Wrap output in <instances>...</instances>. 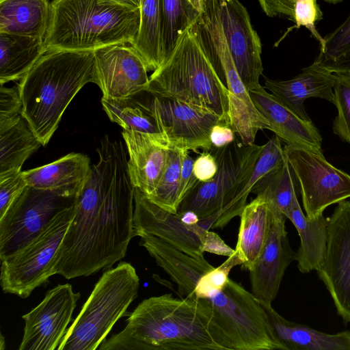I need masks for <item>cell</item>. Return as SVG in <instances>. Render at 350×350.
<instances>
[{
    "instance_id": "obj_1",
    "label": "cell",
    "mask_w": 350,
    "mask_h": 350,
    "mask_svg": "<svg viewBox=\"0 0 350 350\" xmlns=\"http://www.w3.org/2000/svg\"><path fill=\"white\" fill-rule=\"evenodd\" d=\"M98 161L77 196L75 213L51 264L66 279L107 269L126 254L133 233L134 193L121 142L105 135Z\"/></svg>"
},
{
    "instance_id": "obj_2",
    "label": "cell",
    "mask_w": 350,
    "mask_h": 350,
    "mask_svg": "<svg viewBox=\"0 0 350 350\" xmlns=\"http://www.w3.org/2000/svg\"><path fill=\"white\" fill-rule=\"evenodd\" d=\"M120 332L100 350H224L211 325L208 308L195 297L171 293L143 300Z\"/></svg>"
},
{
    "instance_id": "obj_3",
    "label": "cell",
    "mask_w": 350,
    "mask_h": 350,
    "mask_svg": "<svg viewBox=\"0 0 350 350\" xmlns=\"http://www.w3.org/2000/svg\"><path fill=\"white\" fill-rule=\"evenodd\" d=\"M90 82L98 83L91 51H47L21 79L22 116L42 146L51 139L75 96Z\"/></svg>"
},
{
    "instance_id": "obj_4",
    "label": "cell",
    "mask_w": 350,
    "mask_h": 350,
    "mask_svg": "<svg viewBox=\"0 0 350 350\" xmlns=\"http://www.w3.org/2000/svg\"><path fill=\"white\" fill-rule=\"evenodd\" d=\"M49 25L44 38L46 52L85 51L135 42L140 10L112 0H53Z\"/></svg>"
},
{
    "instance_id": "obj_5",
    "label": "cell",
    "mask_w": 350,
    "mask_h": 350,
    "mask_svg": "<svg viewBox=\"0 0 350 350\" xmlns=\"http://www.w3.org/2000/svg\"><path fill=\"white\" fill-rule=\"evenodd\" d=\"M195 21L153 71L146 90L157 96L207 109L230 125L227 87L200 42Z\"/></svg>"
},
{
    "instance_id": "obj_6",
    "label": "cell",
    "mask_w": 350,
    "mask_h": 350,
    "mask_svg": "<svg viewBox=\"0 0 350 350\" xmlns=\"http://www.w3.org/2000/svg\"><path fill=\"white\" fill-rule=\"evenodd\" d=\"M190 297L208 308L224 350H282L260 300L239 283L229 278L221 288L196 287Z\"/></svg>"
},
{
    "instance_id": "obj_7",
    "label": "cell",
    "mask_w": 350,
    "mask_h": 350,
    "mask_svg": "<svg viewBox=\"0 0 350 350\" xmlns=\"http://www.w3.org/2000/svg\"><path fill=\"white\" fill-rule=\"evenodd\" d=\"M139 278L129 262L105 269L57 350H95L137 297Z\"/></svg>"
},
{
    "instance_id": "obj_8",
    "label": "cell",
    "mask_w": 350,
    "mask_h": 350,
    "mask_svg": "<svg viewBox=\"0 0 350 350\" xmlns=\"http://www.w3.org/2000/svg\"><path fill=\"white\" fill-rule=\"evenodd\" d=\"M262 146L245 145L238 139L223 148L212 147L210 152L217 163L214 177L208 182L198 183L180 204L177 215L187 212L199 219L224 210L234 217L240 216L246 204L237 197L247 185Z\"/></svg>"
},
{
    "instance_id": "obj_9",
    "label": "cell",
    "mask_w": 350,
    "mask_h": 350,
    "mask_svg": "<svg viewBox=\"0 0 350 350\" xmlns=\"http://www.w3.org/2000/svg\"><path fill=\"white\" fill-rule=\"evenodd\" d=\"M196 28L203 48L227 87L232 129L243 144H254L257 133L269 129V123L254 105L239 75L220 21L212 7H206L199 14Z\"/></svg>"
},
{
    "instance_id": "obj_10",
    "label": "cell",
    "mask_w": 350,
    "mask_h": 350,
    "mask_svg": "<svg viewBox=\"0 0 350 350\" xmlns=\"http://www.w3.org/2000/svg\"><path fill=\"white\" fill-rule=\"evenodd\" d=\"M75 204L59 213L25 247L1 260V285L5 293L26 298L48 281L51 264L72 219Z\"/></svg>"
},
{
    "instance_id": "obj_11",
    "label": "cell",
    "mask_w": 350,
    "mask_h": 350,
    "mask_svg": "<svg viewBox=\"0 0 350 350\" xmlns=\"http://www.w3.org/2000/svg\"><path fill=\"white\" fill-rule=\"evenodd\" d=\"M77 196L27 186L0 218L1 260L25 247Z\"/></svg>"
},
{
    "instance_id": "obj_12",
    "label": "cell",
    "mask_w": 350,
    "mask_h": 350,
    "mask_svg": "<svg viewBox=\"0 0 350 350\" xmlns=\"http://www.w3.org/2000/svg\"><path fill=\"white\" fill-rule=\"evenodd\" d=\"M284 150L299 183L308 218L314 219L329 205L350 198V175L323 155L291 144Z\"/></svg>"
},
{
    "instance_id": "obj_13",
    "label": "cell",
    "mask_w": 350,
    "mask_h": 350,
    "mask_svg": "<svg viewBox=\"0 0 350 350\" xmlns=\"http://www.w3.org/2000/svg\"><path fill=\"white\" fill-rule=\"evenodd\" d=\"M152 107L159 131L170 148L210 151L212 128L225 123L207 109L170 98L154 95Z\"/></svg>"
},
{
    "instance_id": "obj_14",
    "label": "cell",
    "mask_w": 350,
    "mask_h": 350,
    "mask_svg": "<svg viewBox=\"0 0 350 350\" xmlns=\"http://www.w3.org/2000/svg\"><path fill=\"white\" fill-rule=\"evenodd\" d=\"M327 222L326 252L317 271L347 324L350 323V201L338 202Z\"/></svg>"
},
{
    "instance_id": "obj_15",
    "label": "cell",
    "mask_w": 350,
    "mask_h": 350,
    "mask_svg": "<svg viewBox=\"0 0 350 350\" xmlns=\"http://www.w3.org/2000/svg\"><path fill=\"white\" fill-rule=\"evenodd\" d=\"M222 27L239 75L249 90L261 85L262 45L245 7L239 0H208Z\"/></svg>"
},
{
    "instance_id": "obj_16",
    "label": "cell",
    "mask_w": 350,
    "mask_h": 350,
    "mask_svg": "<svg viewBox=\"0 0 350 350\" xmlns=\"http://www.w3.org/2000/svg\"><path fill=\"white\" fill-rule=\"evenodd\" d=\"M80 297L70 284H59L49 290L36 307L22 317L25 325L18 349H57Z\"/></svg>"
},
{
    "instance_id": "obj_17",
    "label": "cell",
    "mask_w": 350,
    "mask_h": 350,
    "mask_svg": "<svg viewBox=\"0 0 350 350\" xmlns=\"http://www.w3.org/2000/svg\"><path fill=\"white\" fill-rule=\"evenodd\" d=\"M198 220L186 222L150 201L137 188L134 193L133 233L154 236L176 249L198 258H204V241L208 233Z\"/></svg>"
},
{
    "instance_id": "obj_18",
    "label": "cell",
    "mask_w": 350,
    "mask_h": 350,
    "mask_svg": "<svg viewBox=\"0 0 350 350\" xmlns=\"http://www.w3.org/2000/svg\"><path fill=\"white\" fill-rule=\"evenodd\" d=\"M269 226L263 247L249 271L252 293L260 301L271 304L278 295L284 272L297 260L285 228L286 216L269 204Z\"/></svg>"
},
{
    "instance_id": "obj_19",
    "label": "cell",
    "mask_w": 350,
    "mask_h": 350,
    "mask_svg": "<svg viewBox=\"0 0 350 350\" xmlns=\"http://www.w3.org/2000/svg\"><path fill=\"white\" fill-rule=\"evenodd\" d=\"M97 85L103 98H120L148 88L144 60L130 44H116L94 51Z\"/></svg>"
},
{
    "instance_id": "obj_20",
    "label": "cell",
    "mask_w": 350,
    "mask_h": 350,
    "mask_svg": "<svg viewBox=\"0 0 350 350\" xmlns=\"http://www.w3.org/2000/svg\"><path fill=\"white\" fill-rule=\"evenodd\" d=\"M122 134L127 148L128 167L132 183L148 196L163 173L170 146L160 133L123 129Z\"/></svg>"
},
{
    "instance_id": "obj_21",
    "label": "cell",
    "mask_w": 350,
    "mask_h": 350,
    "mask_svg": "<svg viewBox=\"0 0 350 350\" xmlns=\"http://www.w3.org/2000/svg\"><path fill=\"white\" fill-rule=\"evenodd\" d=\"M249 93L257 109L268 120L269 130L281 141L323 155L322 136L312 120L300 118L262 85Z\"/></svg>"
},
{
    "instance_id": "obj_22",
    "label": "cell",
    "mask_w": 350,
    "mask_h": 350,
    "mask_svg": "<svg viewBox=\"0 0 350 350\" xmlns=\"http://www.w3.org/2000/svg\"><path fill=\"white\" fill-rule=\"evenodd\" d=\"M335 74L314 63L302 69L300 74L285 81L265 78L264 88L269 90L283 105L304 120L311 121L304 105L308 98H320L334 103Z\"/></svg>"
},
{
    "instance_id": "obj_23",
    "label": "cell",
    "mask_w": 350,
    "mask_h": 350,
    "mask_svg": "<svg viewBox=\"0 0 350 350\" xmlns=\"http://www.w3.org/2000/svg\"><path fill=\"white\" fill-rule=\"evenodd\" d=\"M282 350H350V330L334 334L317 331L282 317L271 304L260 301Z\"/></svg>"
},
{
    "instance_id": "obj_24",
    "label": "cell",
    "mask_w": 350,
    "mask_h": 350,
    "mask_svg": "<svg viewBox=\"0 0 350 350\" xmlns=\"http://www.w3.org/2000/svg\"><path fill=\"white\" fill-rule=\"evenodd\" d=\"M90 169L88 156L70 153L49 164L23 171V174L29 187L77 196L88 180Z\"/></svg>"
},
{
    "instance_id": "obj_25",
    "label": "cell",
    "mask_w": 350,
    "mask_h": 350,
    "mask_svg": "<svg viewBox=\"0 0 350 350\" xmlns=\"http://www.w3.org/2000/svg\"><path fill=\"white\" fill-rule=\"evenodd\" d=\"M296 228L300 245L297 251V268L302 273L318 270L327 248L328 238L327 218L323 214L314 219L308 218L303 213L297 197L285 215Z\"/></svg>"
},
{
    "instance_id": "obj_26",
    "label": "cell",
    "mask_w": 350,
    "mask_h": 350,
    "mask_svg": "<svg viewBox=\"0 0 350 350\" xmlns=\"http://www.w3.org/2000/svg\"><path fill=\"white\" fill-rule=\"evenodd\" d=\"M268 202L257 196L242 211L234 254L241 260V269L250 271L265 244L269 226Z\"/></svg>"
},
{
    "instance_id": "obj_27",
    "label": "cell",
    "mask_w": 350,
    "mask_h": 350,
    "mask_svg": "<svg viewBox=\"0 0 350 350\" xmlns=\"http://www.w3.org/2000/svg\"><path fill=\"white\" fill-rule=\"evenodd\" d=\"M50 16L48 0H1L0 32L44 39Z\"/></svg>"
},
{
    "instance_id": "obj_28",
    "label": "cell",
    "mask_w": 350,
    "mask_h": 350,
    "mask_svg": "<svg viewBox=\"0 0 350 350\" xmlns=\"http://www.w3.org/2000/svg\"><path fill=\"white\" fill-rule=\"evenodd\" d=\"M46 52L42 38L0 32V85L21 79Z\"/></svg>"
},
{
    "instance_id": "obj_29",
    "label": "cell",
    "mask_w": 350,
    "mask_h": 350,
    "mask_svg": "<svg viewBox=\"0 0 350 350\" xmlns=\"http://www.w3.org/2000/svg\"><path fill=\"white\" fill-rule=\"evenodd\" d=\"M153 97L146 89L120 98L102 97L101 103L109 119L123 129L161 134L154 116Z\"/></svg>"
},
{
    "instance_id": "obj_30",
    "label": "cell",
    "mask_w": 350,
    "mask_h": 350,
    "mask_svg": "<svg viewBox=\"0 0 350 350\" xmlns=\"http://www.w3.org/2000/svg\"><path fill=\"white\" fill-rule=\"evenodd\" d=\"M145 62L148 71H154L163 62L162 0H141L140 25L131 44Z\"/></svg>"
},
{
    "instance_id": "obj_31",
    "label": "cell",
    "mask_w": 350,
    "mask_h": 350,
    "mask_svg": "<svg viewBox=\"0 0 350 350\" xmlns=\"http://www.w3.org/2000/svg\"><path fill=\"white\" fill-rule=\"evenodd\" d=\"M23 117L0 130V178L21 171L24 162L41 146Z\"/></svg>"
},
{
    "instance_id": "obj_32",
    "label": "cell",
    "mask_w": 350,
    "mask_h": 350,
    "mask_svg": "<svg viewBox=\"0 0 350 350\" xmlns=\"http://www.w3.org/2000/svg\"><path fill=\"white\" fill-rule=\"evenodd\" d=\"M296 181L295 174L286 158L281 165L260 179L252 187L251 193L263 197L285 215L297 197Z\"/></svg>"
},
{
    "instance_id": "obj_33",
    "label": "cell",
    "mask_w": 350,
    "mask_h": 350,
    "mask_svg": "<svg viewBox=\"0 0 350 350\" xmlns=\"http://www.w3.org/2000/svg\"><path fill=\"white\" fill-rule=\"evenodd\" d=\"M324 40L313 63L331 73L350 76V15Z\"/></svg>"
},
{
    "instance_id": "obj_34",
    "label": "cell",
    "mask_w": 350,
    "mask_h": 350,
    "mask_svg": "<svg viewBox=\"0 0 350 350\" xmlns=\"http://www.w3.org/2000/svg\"><path fill=\"white\" fill-rule=\"evenodd\" d=\"M162 7L163 62L200 13L187 0H162Z\"/></svg>"
},
{
    "instance_id": "obj_35",
    "label": "cell",
    "mask_w": 350,
    "mask_h": 350,
    "mask_svg": "<svg viewBox=\"0 0 350 350\" xmlns=\"http://www.w3.org/2000/svg\"><path fill=\"white\" fill-rule=\"evenodd\" d=\"M170 148L166 166L153 192L146 198L163 209L177 214L179 199L180 174L183 151Z\"/></svg>"
},
{
    "instance_id": "obj_36",
    "label": "cell",
    "mask_w": 350,
    "mask_h": 350,
    "mask_svg": "<svg viewBox=\"0 0 350 350\" xmlns=\"http://www.w3.org/2000/svg\"><path fill=\"white\" fill-rule=\"evenodd\" d=\"M282 141L274 135L262 146V151L257 159L250 178L237 197V201L246 204L248 195L252 187L267 174L281 165L286 156L282 146Z\"/></svg>"
},
{
    "instance_id": "obj_37",
    "label": "cell",
    "mask_w": 350,
    "mask_h": 350,
    "mask_svg": "<svg viewBox=\"0 0 350 350\" xmlns=\"http://www.w3.org/2000/svg\"><path fill=\"white\" fill-rule=\"evenodd\" d=\"M333 91V104L338 112L333 121V132L350 144V76L335 74Z\"/></svg>"
},
{
    "instance_id": "obj_38",
    "label": "cell",
    "mask_w": 350,
    "mask_h": 350,
    "mask_svg": "<svg viewBox=\"0 0 350 350\" xmlns=\"http://www.w3.org/2000/svg\"><path fill=\"white\" fill-rule=\"evenodd\" d=\"M322 19L323 12L317 0H295L293 22L295 23V25L290 28L288 31L304 26L310 31L312 36L322 47L325 44V40L315 27V24Z\"/></svg>"
},
{
    "instance_id": "obj_39",
    "label": "cell",
    "mask_w": 350,
    "mask_h": 350,
    "mask_svg": "<svg viewBox=\"0 0 350 350\" xmlns=\"http://www.w3.org/2000/svg\"><path fill=\"white\" fill-rule=\"evenodd\" d=\"M22 100L18 86L0 88V130L18 122L22 116Z\"/></svg>"
},
{
    "instance_id": "obj_40",
    "label": "cell",
    "mask_w": 350,
    "mask_h": 350,
    "mask_svg": "<svg viewBox=\"0 0 350 350\" xmlns=\"http://www.w3.org/2000/svg\"><path fill=\"white\" fill-rule=\"evenodd\" d=\"M27 186L23 171L0 178V218Z\"/></svg>"
},
{
    "instance_id": "obj_41",
    "label": "cell",
    "mask_w": 350,
    "mask_h": 350,
    "mask_svg": "<svg viewBox=\"0 0 350 350\" xmlns=\"http://www.w3.org/2000/svg\"><path fill=\"white\" fill-rule=\"evenodd\" d=\"M189 152L188 150L183 151L179 185L180 203L198 181L193 172L194 160L189 155Z\"/></svg>"
},
{
    "instance_id": "obj_42",
    "label": "cell",
    "mask_w": 350,
    "mask_h": 350,
    "mask_svg": "<svg viewBox=\"0 0 350 350\" xmlns=\"http://www.w3.org/2000/svg\"><path fill=\"white\" fill-rule=\"evenodd\" d=\"M217 163L214 155L210 151H203L194 160L193 172L200 182H208L215 175Z\"/></svg>"
},
{
    "instance_id": "obj_43",
    "label": "cell",
    "mask_w": 350,
    "mask_h": 350,
    "mask_svg": "<svg viewBox=\"0 0 350 350\" xmlns=\"http://www.w3.org/2000/svg\"><path fill=\"white\" fill-rule=\"evenodd\" d=\"M263 12L269 17H286L294 21L295 0H257Z\"/></svg>"
},
{
    "instance_id": "obj_44",
    "label": "cell",
    "mask_w": 350,
    "mask_h": 350,
    "mask_svg": "<svg viewBox=\"0 0 350 350\" xmlns=\"http://www.w3.org/2000/svg\"><path fill=\"white\" fill-rule=\"evenodd\" d=\"M235 139L236 133L230 124L219 123L211 131L210 139L212 147L223 148L233 142Z\"/></svg>"
},
{
    "instance_id": "obj_45",
    "label": "cell",
    "mask_w": 350,
    "mask_h": 350,
    "mask_svg": "<svg viewBox=\"0 0 350 350\" xmlns=\"http://www.w3.org/2000/svg\"><path fill=\"white\" fill-rule=\"evenodd\" d=\"M204 252L225 256H231L235 250L228 246L219 236L208 230L204 241Z\"/></svg>"
},
{
    "instance_id": "obj_46",
    "label": "cell",
    "mask_w": 350,
    "mask_h": 350,
    "mask_svg": "<svg viewBox=\"0 0 350 350\" xmlns=\"http://www.w3.org/2000/svg\"><path fill=\"white\" fill-rule=\"evenodd\" d=\"M125 7L133 9L140 10L141 0H112Z\"/></svg>"
},
{
    "instance_id": "obj_47",
    "label": "cell",
    "mask_w": 350,
    "mask_h": 350,
    "mask_svg": "<svg viewBox=\"0 0 350 350\" xmlns=\"http://www.w3.org/2000/svg\"><path fill=\"white\" fill-rule=\"evenodd\" d=\"M192 6L199 12L201 13L204 9L206 0H187Z\"/></svg>"
},
{
    "instance_id": "obj_48",
    "label": "cell",
    "mask_w": 350,
    "mask_h": 350,
    "mask_svg": "<svg viewBox=\"0 0 350 350\" xmlns=\"http://www.w3.org/2000/svg\"><path fill=\"white\" fill-rule=\"evenodd\" d=\"M325 1L329 3H338L339 2H341L342 0H324Z\"/></svg>"
}]
</instances>
